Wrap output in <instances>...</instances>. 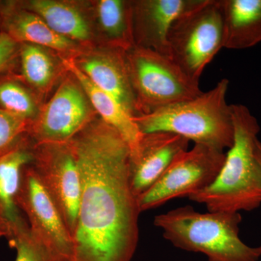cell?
<instances>
[{"label": "cell", "mask_w": 261, "mask_h": 261, "mask_svg": "<svg viewBox=\"0 0 261 261\" xmlns=\"http://www.w3.org/2000/svg\"><path fill=\"white\" fill-rule=\"evenodd\" d=\"M63 63L83 88L94 111L100 116L101 120L123 137L129 147L130 158L134 157L138 151L144 135L137 126L134 116L118 99L92 84L75 65L73 59L63 58Z\"/></svg>", "instance_id": "5bb4252c"}, {"label": "cell", "mask_w": 261, "mask_h": 261, "mask_svg": "<svg viewBox=\"0 0 261 261\" xmlns=\"http://www.w3.org/2000/svg\"><path fill=\"white\" fill-rule=\"evenodd\" d=\"M99 23L111 47L128 51L135 46L132 5L121 0H101L97 5Z\"/></svg>", "instance_id": "d6986e66"}, {"label": "cell", "mask_w": 261, "mask_h": 261, "mask_svg": "<svg viewBox=\"0 0 261 261\" xmlns=\"http://www.w3.org/2000/svg\"><path fill=\"white\" fill-rule=\"evenodd\" d=\"M31 166L61 213L72 238L78 219L82 178L72 140L34 143Z\"/></svg>", "instance_id": "ba28073f"}, {"label": "cell", "mask_w": 261, "mask_h": 261, "mask_svg": "<svg viewBox=\"0 0 261 261\" xmlns=\"http://www.w3.org/2000/svg\"><path fill=\"white\" fill-rule=\"evenodd\" d=\"M226 153L200 144L181 152L162 176L137 199L140 212L156 208L177 197H189L216 180Z\"/></svg>", "instance_id": "52a82bcc"}, {"label": "cell", "mask_w": 261, "mask_h": 261, "mask_svg": "<svg viewBox=\"0 0 261 261\" xmlns=\"http://www.w3.org/2000/svg\"><path fill=\"white\" fill-rule=\"evenodd\" d=\"M190 141L169 132L144 134L137 154L130 160L132 191L140 197L166 171L178 154L187 150Z\"/></svg>", "instance_id": "7c38bea8"}, {"label": "cell", "mask_w": 261, "mask_h": 261, "mask_svg": "<svg viewBox=\"0 0 261 261\" xmlns=\"http://www.w3.org/2000/svg\"><path fill=\"white\" fill-rule=\"evenodd\" d=\"M234 140L216 180L189 196L210 212L255 210L261 205V166L255 156L260 126L250 110L231 105Z\"/></svg>", "instance_id": "7a4b0ae2"}, {"label": "cell", "mask_w": 261, "mask_h": 261, "mask_svg": "<svg viewBox=\"0 0 261 261\" xmlns=\"http://www.w3.org/2000/svg\"><path fill=\"white\" fill-rule=\"evenodd\" d=\"M57 261H72V260H67V259H62V260H57Z\"/></svg>", "instance_id": "4316f807"}, {"label": "cell", "mask_w": 261, "mask_h": 261, "mask_svg": "<svg viewBox=\"0 0 261 261\" xmlns=\"http://www.w3.org/2000/svg\"><path fill=\"white\" fill-rule=\"evenodd\" d=\"M8 34L17 42L50 48L62 53L76 49L75 42L53 31L40 16L33 12L20 11L7 19Z\"/></svg>", "instance_id": "e0dca14e"}, {"label": "cell", "mask_w": 261, "mask_h": 261, "mask_svg": "<svg viewBox=\"0 0 261 261\" xmlns=\"http://www.w3.org/2000/svg\"><path fill=\"white\" fill-rule=\"evenodd\" d=\"M11 226L5 218L0 216V238L9 239L11 236Z\"/></svg>", "instance_id": "d4e9b609"}, {"label": "cell", "mask_w": 261, "mask_h": 261, "mask_svg": "<svg viewBox=\"0 0 261 261\" xmlns=\"http://www.w3.org/2000/svg\"><path fill=\"white\" fill-rule=\"evenodd\" d=\"M17 43L8 33L0 34V70L13 59L17 50Z\"/></svg>", "instance_id": "cb8c5ba5"}, {"label": "cell", "mask_w": 261, "mask_h": 261, "mask_svg": "<svg viewBox=\"0 0 261 261\" xmlns=\"http://www.w3.org/2000/svg\"><path fill=\"white\" fill-rule=\"evenodd\" d=\"M224 48L247 49L261 42V0H221Z\"/></svg>", "instance_id": "9a60e30c"}, {"label": "cell", "mask_w": 261, "mask_h": 261, "mask_svg": "<svg viewBox=\"0 0 261 261\" xmlns=\"http://www.w3.org/2000/svg\"><path fill=\"white\" fill-rule=\"evenodd\" d=\"M71 140L82 178L73 261H132L141 212L130 186L129 147L102 120Z\"/></svg>", "instance_id": "6da1fadb"}, {"label": "cell", "mask_w": 261, "mask_h": 261, "mask_svg": "<svg viewBox=\"0 0 261 261\" xmlns=\"http://www.w3.org/2000/svg\"><path fill=\"white\" fill-rule=\"evenodd\" d=\"M73 61L96 87L118 99L132 116L138 115L126 50L111 47L99 55L82 57Z\"/></svg>", "instance_id": "4fadbf2b"}, {"label": "cell", "mask_w": 261, "mask_h": 261, "mask_svg": "<svg viewBox=\"0 0 261 261\" xmlns=\"http://www.w3.org/2000/svg\"><path fill=\"white\" fill-rule=\"evenodd\" d=\"M170 58L187 75L199 81L206 66L224 48L221 0H202L178 17L168 35Z\"/></svg>", "instance_id": "8992f818"}, {"label": "cell", "mask_w": 261, "mask_h": 261, "mask_svg": "<svg viewBox=\"0 0 261 261\" xmlns=\"http://www.w3.org/2000/svg\"><path fill=\"white\" fill-rule=\"evenodd\" d=\"M15 204L31 232L56 260L73 261V240L61 213L30 164L22 170Z\"/></svg>", "instance_id": "9c48e42d"}, {"label": "cell", "mask_w": 261, "mask_h": 261, "mask_svg": "<svg viewBox=\"0 0 261 261\" xmlns=\"http://www.w3.org/2000/svg\"><path fill=\"white\" fill-rule=\"evenodd\" d=\"M32 146L25 137L14 149L0 155V216L10 226L25 218L15 204V196L22 170L32 163Z\"/></svg>", "instance_id": "2e32d148"}, {"label": "cell", "mask_w": 261, "mask_h": 261, "mask_svg": "<svg viewBox=\"0 0 261 261\" xmlns=\"http://www.w3.org/2000/svg\"><path fill=\"white\" fill-rule=\"evenodd\" d=\"M22 70L25 80L38 89H44L54 80V62L44 48L27 44L21 50Z\"/></svg>", "instance_id": "ffe728a7"}, {"label": "cell", "mask_w": 261, "mask_h": 261, "mask_svg": "<svg viewBox=\"0 0 261 261\" xmlns=\"http://www.w3.org/2000/svg\"><path fill=\"white\" fill-rule=\"evenodd\" d=\"M0 106L8 112L29 121L37 116L34 98L16 82L8 81L0 83Z\"/></svg>", "instance_id": "7402d4cb"}, {"label": "cell", "mask_w": 261, "mask_h": 261, "mask_svg": "<svg viewBox=\"0 0 261 261\" xmlns=\"http://www.w3.org/2000/svg\"><path fill=\"white\" fill-rule=\"evenodd\" d=\"M75 81L65 80L31 123L28 135L34 143L68 142L94 121L95 111Z\"/></svg>", "instance_id": "30bf717a"}, {"label": "cell", "mask_w": 261, "mask_h": 261, "mask_svg": "<svg viewBox=\"0 0 261 261\" xmlns=\"http://www.w3.org/2000/svg\"><path fill=\"white\" fill-rule=\"evenodd\" d=\"M29 8L40 16L53 31L73 42H87L91 38L88 22L74 7L54 0H33Z\"/></svg>", "instance_id": "ac0fdd59"}, {"label": "cell", "mask_w": 261, "mask_h": 261, "mask_svg": "<svg viewBox=\"0 0 261 261\" xmlns=\"http://www.w3.org/2000/svg\"><path fill=\"white\" fill-rule=\"evenodd\" d=\"M31 122L0 108V155L14 149L28 134Z\"/></svg>", "instance_id": "603a6c76"}, {"label": "cell", "mask_w": 261, "mask_h": 261, "mask_svg": "<svg viewBox=\"0 0 261 261\" xmlns=\"http://www.w3.org/2000/svg\"><path fill=\"white\" fill-rule=\"evenodd\" d=\"M202 0H145L132 5L135 46L170 57L168 35L173 22Z\"/></svg>", "instance_id": "8fae6325"}, {"label": "cell", "mask_w": 261, "mask_h": 261, "mask_svg": "<svg viewBox=\"0 0 261 261\" xmlns=\"http://www.w3.org/2000/svg\"><path fill=\"white\" fill-rule=\"evenodd\" d=\"M255 156L261 166V142L257 140L255 145Z\"/></svg>", "instance_id": "484cf974"}, {"label": "cell", "mask_w": 261, "mask_h": 261, "mask_svg": "<svg viewBox=\"0 0 261 261\" xmlns=\"http://www.w3.org/2000/svg\"><path fill=\"white\" fill-rule=\"evenodd\" d=\"M8 239L10 247L16 250L15 261H57L49 250L33 236L25 217L11 226Z\"/></svg>", "instance_id": "44dd1931"}, {"label": "cell", "mask_w": 261, "mask_h": 261, "mask_svg": "<svg viewBox=\"0 0 261 261\" xmlns=\"http://www.w3.org/2000/svg\"><path fill=\"white\" fill-rule=\"evenodd\" d=\"M228 80L193 99L134 116L142 134L169 132L218 150L230 149L234 140L231 105L226 102Z\"/></svg>", "instance_id": "277c9868"}, {"label": "cell", "mask_w": 261, "mask_h": 261, "mask_svg": "<svg viewBox=\"0 0 261 261\" xmlns=\"http://www.w3.org/2000/svg\"><path fill=\"white\" fill-rule=\"evenodd\" d=\"M240 213L201 214L190 205L155 216L154 225L173 246L200 252L208 261H257L261 246L250 247L240 238Z\"/></svg>", "instance_id": "3957f363"}, {"label": "cell", "mask_w": 261, "mask_h": 261, "mask_svg": "<svg viewBox=\"0 0 261 261\" xmlns=\"http://www.w3.org/2000/svg\"><path fill=\"white\" fill-rule=\"evenodd\" d=\"M138 115L190 100L202 93L199 81L187 75L170 57L134 46L126 51Z\"/></svg>", "instance_id": "5b68a950"}]
</instances>
